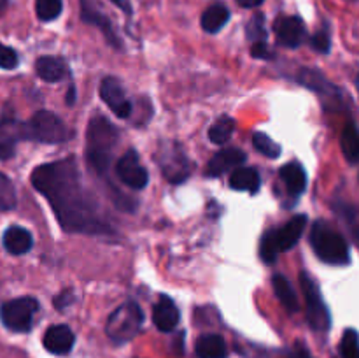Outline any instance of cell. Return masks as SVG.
<instances>
[{"label": "cell", "instance_id": "obj_34", "mask_svg": "<svg viewBox=\"0 0 359 358\" xmlns=\"http://www.w3.org/2000/svg\"><path fill=\"white\" fill-rule=\"evenodd\" d=\"M312 48L316 49L318 53H328L330 48H332V39H330V34L326 30H321L318 32V34H314V37H312Z\"/></svg>", "mask_w": 359, "mask_h": 358}, {"label": "cell", "instance_id": "obj_21", "mask_svg": "<svg viewBox=\"0 0 359 358\" xmlns=\"http://www.w3.org/2000/svg\"><path fill=\"white\" fill-rule=\"evenodd\" d=\"M196 354L198 358H224L226 357V343L217 333H205L196 340Z\"/></svg>", "mask_w": 359, "mask_h": 358}, {"label": "cell", "instance_id": "obj_23", "mask_svg": "<svg viewBox=\"0 0 359 358\" xmlns=\"http://www.w3.org/2000/svg\"><path fill=\"white\" fill-rule=\"evenodd\" d=\"M228 20H230L228 7L223 4H214L202 14V28L209 34H217L228 23Z\"/></svg>", "mask_w": 359, "mask_h": 358}, {"label": "cell", "instance_id": "obj_28", "mask_svg": "<svg viewBox=\"0 0 359 358\" xmlns=\"http://www.w3.org/2000/svg\"><path fill=\"white\" fill-rule=\"evenodd\" d=\"M16 207V190L13 181L0 172V213Z\"/></svg>", "mask_w": 359, "mask_h": 358}, {"label": "cell", "instance_id": "obj_18", "mask_svg": "<svg viewBox=\"0 0 359 358\" xmlns=\"http://www.w3.org/2000/svg\"><path fill=\"white\" fill-rule=\"evenodd\" d=\"M20 139H23L21 123L14 119H0V160L13 157L14 146Z\"/></svg>", "mask_w": 359, "mask_h": 358}, {"label": "cell", "instance_id": "obj_9", "mask_svg": "<svg viewBox=\"0 0 359 358\" xmlns=\"http://www.w3.org/2000/svg\"><path fill=\"white\" fill-rule=\"evenodd\" d=\"M158 161H160V168L165 178L175 185L184 183L191 174V164L184 157L181 147L174 144H165L163 150L158 151Z\"/></svg>", "mask_w": 359, "mask_h": 358}, {"label": "cell", "instance_id": "obj_24", "mask_svg": "<svg viewBox=\"0 0 359 358\" xmlns=\"http://www.w3.org/2000/svg\"><path fill=\"white\" fill-rule=\"evenodd\" d=\"M35 70L48 83H58L65 76V65L62 60L55 58V56H41L35 62Z\"/></svg>", "mask_w": 359, "mask_h": 358}, {"label": "cell", "instance_id": "obj_31", "mask_svg": "<svg viewBox=\"0 0 359 358\" xmlns=\"http://www.w3.org/2000/svg\"><path fill=\"white\" fill-rule=\"evenodd\" d=\"M340 354L342 358H359V336L356 330L349 329L344 332L340 340Z\"/></svg>", "mask_w": 359, "mask_h": 358}, {"label": "cell", "instance_id": "obj_40", "mask_svg": "<svg viewBox=\"0 0 359 358\" xmlns=\"http://www.w3.org/2000/svg\"><path fill=\"white\" fill-rule=\"evenodd\" d=\"M74 93H76V90H74V86H72V88H70V90H69V97L65 98L67 104H69V105L74 104V98H76V97H74Z\"/></svg>", "mask_w": 359, "mask_h": 358}, {"label": "cell", "instance_id": "obj_39", "mask_svg": "<svg viewBox=\"0 0 359 358\" xmlns=\"http://www.w3.org/2000/svg\"><path fill=\"white\" fill-rule=\"evenodd\" d=\"M287 358H312V357L305 350H298V351H294V353H291Z\"/></svg>", "mask_w": 359, "mask_h": 358}, {"label": "cell", "instance_id": "obj_4", "mask_svg": "<svg viewBox=\"0 0 359 358\" xmlns=\"http://www.w3.org/2000/svg\"><path fill=\"white\" fill-rule=\"evenodd\" d=\"M307 225V216L305 214H298L287 221L284 227L270 230L263 235L262 244H259V255L266 263H273L277 256L283 251L293 248L298 241H300L302 234Z\"/></svg>", "mask_w": 359, "mask_h": 358}, {"label": "cell", "instance_id": "obj_3", "mask_svg": "<svg viewBox=\"0 0 359 358\" xmlns=\"http://www.w3.org/2000/svg\"><path fill=\"white\" fill-rule=\"evenodd\" d=\"M311 244L314 253L330 265H346L351 260L347 241L330 227L326 221H316L311 232Z\"/></svg>", "mask_w": 359, "mask_h": 358}, {"label": "cell", "instance_id": "obj_1", "mask_svg": "<svg viewBox=\"0 0 359 358\" xmlns=\"http://www.w3.org/2000/svg\"><path fill=\"white\" fill-rule=\"evenodd\" d=\"M30 181L51 204L53 213L67 232L109 234L111 225L100 214L97 202L84 192L74 158L44 164L35 168Z\"/></svg>", "mask_w": 359, "mask_h": 358}, {"label": "cell", "instance_id": "obj_19", "mask_svg": "<svg viewBox=\"0 0 359 358\" xmlns=\"http://www.w3.org/2000/svg\"><path fill=\"white\" fill-rule=\"evenodd\" d=\"M279 174L291 195H302L305 192V188H307V172L297 161H291V164L284 165L279 171Z\"/></svg>", "mask_w": 359, "mask_h": 358}, {"label": "cell", "instance_id": "obj_11", "mask_svg": "<svg viewBox=\"0 0 359 358\" xmlns=\"http://www.w3.org/2000/svg\"><path fill=\"white\" fill-rule=\"evenodd\" d=\"M100 97L118 118H128L132 114V102L126 98L125 88L116 77H105L102 81Z\"/></svg>", "mask_w": 359, "mask_h": 358}, {"label": "cell", "instance_id": "obj_35", "mask_svg": "<svg viewBox=\"0 0 359 358\" xmlns=\"http://www.w3.org/2000/svg\"><path fill=\"white\" fill-rule=\"evenodd\" d=\"M251 53H252V56H255V58H262V60L273 58L272 49L266 46V42H255V44H252Z\"/></svg>", "mask_w": 359, "mask_h": 358}, {"label": "cell", "instance_id": "obj_29", "mask_svg": "<svg viewBox=\"0 0 359 358\" xmlns=\"http://www.w3.org/2000/svg\"><path fill=\"white\" fill-rule=\"evenodd\" d=\"M62 0H35V13L42 21H53L62 14Z\"/></svg>", "mask_w": 359, "mask_h": 358}, {"label": "cell", "instance_id": "obj_32", "mask_svg": "<svg viewBox=\"0 0 359 358\" xmlns=\"http://www.w3.org/2000/svg\"><path fill=\"white\" fill-rule=\"evenodd\" d=\"M248 37L252 42H265L266 41V30H265V16L262 14H255L252 20L248 23Z\"/></svg>", "mask_w": 359, "mask_h": 358}, {"label": "cell", "instance_id": "obj_27", "mask_svg": "<svg viewBox=\"0 0 359 358\" xmlns=\"http://www.w3.org/2000/svg\"><path fill=\"white\" fill-rule=\"evenodd\" d=\"M233 130H235L233 119H231L230 116H221V118L216 119V123L209 128V137L214 144H224L230 140Z\"/></svg>", "mask_w": 359, "mask_h": 358}, {"label": "cell", "instance_id": "obj_6", "mask_svg": "<svg viewBox=\"0 0 359 358\" xmlns=\"http://www.w3.org/2000/svg\"><path fill=\"white\" fill-rule=\"evenodd\" d=\"M144 323V312L135 302H126L112 311L109 316L105 332L114 343L123 344L132 340L140 332V326Z\"/></svg>", "mask_w": 359, "mask_h": 358}, {"label": "cell", "instance_id": "obj_5", "mask_svg": "<svg viewBox=\"0 0 359 358\" xmlns=\"http://www.w3.org/2000/svg\"><path fill=\"white\" fill-rule=\"evenodd\" d=\"M21 133L23 139L44 144H58L70 139V132L65 123L49 111L35 112L27 123H21Z\"/></svg>", "mask_w": 359, "mask_h": 358}, {"label": "cell", "instance_id": "obj_13", "mask_svg": "<svg viewBox=\"0 0 359 358\" xmlns=\"http://www.w3.org/2000/svg\"><path fill=\"white\" fill-rule=\"evenodd\" d=\"M81 18H83V21H86V23L100 28V30L104 32L107 42H111L114 48H121V41H119L118 34H116L114 28H112L111 20L102 13L100 7L97 6L95 0H81Z\"/></svg>", "mask_w": 359, "mask_h": 358}, {"label": "cell", "instance_id": "obj_25", "mask_svg": "<svg viewBox=\"0 0 359 358\" xmlns=\"http://www.w3.org/2000/svg\"><path fill=\"white\" fill-rule=\"evenodd\" d=\"M272 284H273V291H276L277 298L283 302L284 307H286L290 312H297L298 298H297V293L293 291V286H291L290 281H287L283 274H276V276L272 277Z\"/></svg>", "mask_w": 359, "mask_h": 358}, {"label": "cell", "instance_id": "obj_33", "mask_svg": "<svg viewBox=\"0 0 359 358\" xmlns=\"http://www.w3.org/2000/svg\"><path fill=\"white\" fill-rule=\"evenodd\" d=\"M18 62H20L18 53L13 48H9V46L0 42V69L11 70L18 65Z\"/></svg>", "mask_w": 359, "mask_h": 358}, {"label": "cell", "instance_id": "obj_15", "mask_svg": "<svg viewBox=\"0 0 359 358\" xmlns=\"http://www.w3.org/2000/svg\"><path fill=\"white\" fill-rule=\"evenodd\" d=\"M245 161V153L241 150H221L210 158L209 165H207V175L210 178H217V175L224 174V172L231 171V168H237L238 165H242Z\"/></svg>", "mask_w": 359, "mask_h": 358}, {"label": "cell", "instance_id": "obj_22", "mask_svg": "<svg viewBox=\"0 0 359 358\" xmlns=\"http://www.w3.org/2000/svg\"><path fill=\"white\" fill-rule=\"evenodd\" d=\"M298 83L305 84L307 88H311V90L318 91V93L321 95H328V97L332 98H339V95H333L335 93V86H332V84L328 83V79H325L323 77L321 72H318V70L314 69H302L300 72H298Z\"/></svg>", "mask_w": 359, "mask_h": 358}, {"label": "cell", "instance_id": "obj_17", "mask_svg": "<svg viewBox=\"0 0 359 358\" xmlns=\"http://www.w3.org/2000/svg\"><path fill=\"white\" fill-rule=\"evenodd\" d=\"M2 244L11 255H25L34 246V237H32V234L27 228L14 225V227H9L4 232Z\"/></svg>", "mask_w": 359, "mask_h": 358}, {"label": "cell", "instance_id": "obj_8", "mask_svg": "<svg viewBox=\"0 0 359 358\" xmlns=\"http://www.w3.org/2000/svg\"><path fill=\"white\" fill-rule=\"evenodd\" d=\"M39 311V302L32 297H20L6 302L0 309L2 323L13 332H28L32 329L35 312Z\"/></svg>", "mask_w": 359, "mask_h": 358}, {"label": "cell", "instance_id": "obj_16", "mask_svg": "<svg viewBox=\"0 0 359 358\" xmlns=\"http://www.w3.org/2000/svg\"><path fill=\"white\" fill-rule=\"evenodd\" d=\"M179 318H181V312H179L177 305H175V302L170 297H161L158 304L154 305V325L161 332H172L177 326Z\"/></svg>", "mask_w": 359, "mask_h": 358}, {"label": "cell", "instance_id": "obj_2", "mask_svg": "<svg viewBox=\"0 0 359 358\" xmlns=\"http://www.w3.org/2000/svg\"><path fill=\"white\" fill-rule=\"evenodd\" d=\"M118 142V130L102 116H95L86 132V158L97 174L105 175L111 164L112 147Z\"/></svg>", "mask_w": 359, "mask_h": 358}, {"label": "cell", "instance_id": "obj_30", "mask_svg": "<svg viewBox=\"0 0 359 358\" xmlns=\"http://www.w3.org/2000/svg\"><path fill=\"white\" fill-rule=\"evenodd\" d=\"M252 144H255L256 150L262 154H265L266 158H279L280 157V146L277 142H273L266 133H255L252 137Z\"/></svg>", "mask_w": 359, "mask_h": 358}, {"label": "cell", "instance_id": "obj_41", "mask_svg": "<svg viewBox=\"0 0 359 358\" xmlns=\"http://www.w3.org/2000/svg\"><path fill=\"white\" fill-rule=\"evenodd\" d=\"M7 2H9V0H0V14H2L4 11H6V7H7Z\"/></svg>", "mask_w": 359, "mask_h": 358}, {"label": "cell", "instance_id": "obj_38", "mask_svg": "<svg viewBox=\"0 0 359 358\" xmlns=\"http://www.w3.org/2000/svg\"><path fill=\"white\" fill-rule=\"evenodd\" d=\"M237 2L241 4L242 7H248L249 9V7H258L259 4H263L265 0H237Z\"/></svg>", "mask_w": 359, "mask_h": 358}, {"label": "cell", "instance_id": "obj_26", "mask_svg": "<svg viewBox=\"0 0 359 358\" xmlns=\"http://www.w3.org/2000/svg\"><path fill=\"white\" fill-rule=\"evenodd\" d=\"M340 146H342L344 157L351 161V164H358L359 161V128L353 123L344 128L342 137H340Z\"/></svg>", "mask_w": 359, "mask_h": 358}, {"label": "cell", "instance_id": "obj_14", "mask_svg": "<svg viewBox=\"0 0 359 358\" xmlns=\"http://www.w3.org/2000/svg\"><path fill=\"white\" fill-rule=\"evenodd\" d=\"M44 347L53 354H67L72 350L76 337L67 325H53L44 333Z\"/></svg>", "mask_w": 359, "mask_h": 358}, {"label": "cell", "instance_id": "obj_12", "mask_svg": "<svg viewBox=\"0 0 359 358\" xmlns=\"http://www.w3.org/2000/svg\"><path fill=\"white\" fill-rule=\"evenodd\" d=\"M277 42L284 48H298L305 41L307 28L298 16H280L273 23Z\"/></svg>", "mask_w": 359, "mask_h": 358}, {"label": "cell", "instance_id": "obj_7", "mask_svg": "<svg viewBox=\"0 0 359 358\" xmlns=\"http://www.w3.org/2000/svg\"><path fill=\"white\" fill-rule=\"evenodd\" d=\"M300 284L305 295V311H307L309 325L316 332H326L332 325V314H330V309L326 307L319 286L307 272L300 274Z\"/></svg>", "mask_w": 359, "mask_h": 358}, {"label": "cell", "instance_id": "obj_36", "mask_svg": "<svg viewBox=\"0 0 359 358\" xmlns=\"http://www.w3.org/2000/svg\"><path fill=\"white\" fill-rule=\"evenodd\" d=\"M111 2H114L116 6L121 11H125V13H132V4H130V0H111Z\"/></svg>", "mask_w": 359, "mask_h": 358}, {"label": "cell", "instance_id": "obj_20", "mask_svg": "<svg viewBox=\"0 0 359 358\" xmlns=\"http://www.w3.org/2000/svg\"><path fill=\"white\" fill-rule=\"evenodd\" d=\"M230 186L238 192L256 193L262 186L259 172L252 167H237L230 175Z\"/></svg>", "mask_w": 359, "mask_h": 358}, {"label": "cell", "instance_id": "obj_42", "mask_svg": "<svg viewBox=\"0 0 359 358\" xmlns=\"http://www.w3.org/2000/svg\"><path fill=\"white\" fill-rule=\"evenodd\" d=\"M356 86H358V91H359V76H358V79H356Z\"/></svg>", "mask_w": 359, "mask_h": 358}, {"label": "cell", "instance_id": "obj_10", "mask_svg": "<svg viewBox=\"0 0 359 358\" xmlns=\"http://www.w3.org/2000/svg\"><path fill=\"white\" fill-rule=\"evenodd\" d=\"M116 172H118V178L132 190L146 188L149 183V174H147L146 167L140 164V158L135 150H128L119 158Z\"/></svg>", "mask_w": 359, "mask_h": 358}, {"label": "cell", "instance_id": "obj_37", "mask_svg": "<svg viewBox=\"0 0 359 358\" xmlns=\"http://www.w3.org/2000/svg\"><path fill=\"white\" fill-rule=\"evenodd\" d=\"M55 304L58 309H63L67 304H70V298H67V293H62L60 297L55 298Z\"/></svg>", "mask_w": 359, "mask_h": 358}]
</instances>
